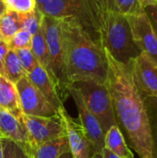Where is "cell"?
<instances>
[{"label":"cell","instance_id":"6","mask_svg":"<svg viewBox=\"0 0 157 158\" xmlns=\"http://www.w3.org/2000/svg\"><path fill=\"white\" fill-rule=\"evenodd\" d=\"M22 121L29 136V144L35 146L43 143L67 136V130L59 112L52 117L22 116Z\"/></svg>","mask_w":157,"mask_h":158},{"label":"cell","instance_id":"23","mask_svg":"<svg viewBox=\"0 0 157 158\" xmlns=\"http://www.w3.org/2000/svg\"><path fill=\"white\" fill-rule=\"evenodd\" d=\"M31 40L32 35L27 31L20 29L12 36V38L6 43V44L8 46V49L12 50H17L20 48H31Z\"/></svg>","mask_w":157,"mask_h":158},{"label":"cell","instance_id":"14","mask_svg":"<svg viewBox=\"0 0 157 158\" xmlns=\"http://www.w3.org/2000/svg\"><path fill=\"white\" fill-rule=\"evenodd\" d=\"M26 146V145H25ZM31 158H59L70 152L68 137H60L35 146H26Z\"/></svg>","mask_w":157,"mask_h":158},{"label":"cell","instance_id":"29","mask_svg":"<svg viewBox=\"0 0 157 158\" xmlns=\"http://www.w3.org/2000/svg\"><path fill=\"white\" fill-rule=\"evenodd\" d=\"M102 156H103V158H120L118 157V156H117L116 155H114L113 153H111L106 148H104L102 150Z\"/></svg>","mask_w":157,"mask_h":158},{"label":"cell","instance_id":"26","mask_svg":"<svg viewBox=\"0 0 157 158\" xmlns=\"http://www.w3.org/2000/svg\"><path fill=\"white\" fill-rule=\"evenodd\" d=\"M145 13L149 17L150 21L153 25V28L157 36V4L148 5L145 7Z\"/></svg>","mask_w":157,"mask_h":158},{"label":"cell","instance_id":"13","mask_svg":"<svg viewBox=\"0 0 157 158\" xmlns=\"http://www.w3.org/2000/svg\"><path fill=\"white\" fill-rule=\"evenodd\" d=\"M0 137L23 145L29 144V136L22 119L0 107Z\"/></svg>","mask_w":157,"mask_h":158},{"label":"cell","instance_id":"22","mask_svg":"<svg viewBox=\"0 0 157 158\" xmlns=\"http://www.w3.org/2000/svg\"><path fill=\"white\" fill-rule=\"evenodd\" d=\"M3 158H31L25 145L7 138H2Z\"/></svg>","mask_w":157,"mask_h":158},{"label":"cell","instance_id":"4","mask_svg":"<svg viewBox=\"0 0 157 158\" xmlns=\"http://www.w3.org/2000/svg\"><path fill=\"white\" fill-rule=\"evenodd\" d=\"M43 28L49 56L50 77L57 89L61 101L64 103L70 96L69 87L71 83L66 72L60 19L44 16Z\"/></svg>","mask_w":157,"mask_h":158},{"label":"cell","instance_id":"18","mask_svg":"<svg viewBox=\"0 0 157 158\" xmlns=\"http://www.w3.org/2000/svg\"><path fill=\"white\" fill-rule=\"evenodd\" d=\"M26 75L16 52L12 49H8L4 61V76L16 84L18 81Z\"/></svg>","mask_w":157,"mask_h":158},{"label":"cell","instance_id":"32","mask_svg":"<svg viewBox=\"0 0 157 158\" xmlns=\"http://www.w3.org/2000/svg\"><path fill=\"white\" fill-rule=\"evenodd\" d=\"M59 158H72V156H71V153L70 152H68V153L62 155Z\"/></svg>","mask_w":157,"mask_h":158},{"label":"cell","instance_id":"7","mask_svg":"<svg viewBox=\"0 0 157 158\" xmlns=\"http://www.w3.org/2000/svg\"><path fill=\"white\" fill-rule=\"evenodd\" d=\"M22 113L33 117H52L57 111L46 100L43 94L30 81L27 75L15 84Z\"/></svg>","mask_w":157,"mask_h":158},{"label":"cell","instance_id":"20","mask_svg":"<svg viewBox=\"0 0 157 158\" xmlns=\"http://www.w3.org/2000/svg\"><path fill=\"white\" fill-rule=\"evenodd\" d=\"M116 12L125 16H137L145 12V7L150 5L146 0H114Z\"/></svg>","mask_w":157,"mask_h":158},{"label":"cell","instance_id":"34","mask_svg":"<svg viewBox=\"0 0 157 158\" xmlns=\"http://www.w3.org/2000/svg\"><path fill=\"white\" fill-rule=\"evenodd\" d=\"M92 158H103V156H102V153H96L93 155V156Z\"/></svg>","mask_w":157,"mask_h":158},{"label":"cell","instance_id":"21","mask_svg":"<svg viewBox=\"0 0 157 158\" xmlns=\"http://www.w3.org/2000/svg\"><path fill=\"white\" fill-rule=\"evenodd\" d=\"M19 18L21 29L27 31L33 36L41 28L44 15L36 7L31 12L19 14Z\"/></svg>","mask_w":157,"mask_h":158},{"label":"cell","instance_id":"1","mask_svg":"<svg viewBox=\"0 0 157 158\" xmlns=\"http://www.w3.org/2000/svg\"><path fill=\"white\" fill-rule=\"evenodd\" d=\"M105 50V49H104ZM108 87L117 125L140 158H157V135L147 97L138 88L130 66L116 61L106 51Z\"/></svg>","mask_w":157,"mask_h":158},{"label":"cell","instance_id":"9","mask_svg":"<svg viewBox=\"0 0 157 158\" xmlns=\"http://www.w3.org/2000/svg\"><path fill=\"white\" fill-rule=\"evenodd\" d=\"M57 112L62 116L66 126L69 151L72 158L93 157V155L96 154L94 146L89 140L87 133L79 119L70 117L65 107L60 108Z\"/></svg>","mask_w":157,"mask_h":158},{"label":"cell","instance_id":"16","mask_svg":"<svg viewBox=\"0 0 157 158\" xmlns=\"http://www.w3.org/2000/svg\"><path fill=\"white\" fill-rule=\"evenodd\" d=\"M105 148L120 158H134L118 125L112 126L105 133Z\"/></svg>","mask_w":157,"mask_h":158},{"label":"cell","instance_id":"8","mask_svg":"<svg viewBox=\"0 0 157 158\" xmlns=\"http://www.w3.org/2000/svg\"><path fill=\"white\" fill-rule=\"evenodd\" d=\"M127 19L135 44L143 54L157 65V36L149 17L144 12L137 16L127 17Z\"/></svg>","mask_w":157,"mask_h":158},{"label":"cell","instance_id":"27","mask_svg":"<svg viewBox=\"0 0 157 158\" xmlns=\"http://www.w3.org/2000/svg\"><path fill=\"white\" fill-rule=\"evenodd\" d=\"M7 51H8V46L6 43L2 41L0 43V75L2 76H4V61Z\"/></svg>","mask_w":157,"mask_h":158},{"label":"cell","instance_id":"3","mask_svg":"<svg viewBox=\"0 0 157 158\" xmlns=\"http://www.w3.org/2000/svg\"><path fill=\"white\" fill-rule=\"evenodd\" d=\"M100 44L116 61L129 66L142 51L133 40L127 17L116 11H106L100 29Z\"/></svg>","mask_w":157,"mask_h":158},{"label":"cell","instance_id":"35","mask_svg":"<svg viewBox=\"0 0 157 158\" xmlns=\"http://www.w3.org/2000/svg\"><path fill=\"white\" fill-rule=\"evenodd\" d=\"M150 5H152V4H157V0H146Z\"/></svg>","mask_w":157,"mask_h":158},{"label":"cell","instance_id":"33","mask_svg":"<svg viewBox=\"0 0 157 158\" xmlns=\"http://www.w3.org/2000/svg\"><path fill=\"white\" fill-rule=\"evenodd\" d=\"M0 158H3V146H2L1 137H0Z\"/></svg>","mask_w":157,"mask_h":158},{"label":"cell","instance_id":"11","mask_svg":"<svg viewBox=\"0 0 157 158\" xmlns=\"http://www.w3.org/2000/svg\"><path fill=\"white\" fill-rule=\"evenodd\" d=\"M133 79L138 88L147 97L157 100V65L144 54H141L130 64Z\"/></svg>","mask_w":157,"mask_h":158},{"label":"cell","instance_id":"36","mask_svg":"<svg viewBox=\"0 0 157 158\" xmlns=\"http://www.w3.org/2000/svg\"><path fill=\"white\" fill-rule=\"evenodd\" d=\"M3 41V37H2V34H1V32H0V43Z\"/></svg>","mask_w":157,"mask_h":158},{"label":"cell","instance_id":"31","mask_svg":"<svg viewBox=\"0 0 157 158\" xmlns=\"http://www.w3.org/2000/svg\"><path fill=\"white\" fill-rule=\"evenodd\" d=\"M6 8L5 5H4L3 2L0 0V19H1V17L4 15V13L6 12Z\"/></svg>","mask_w":157,"mask_h":158},{"label":"cell","instance_id":"10","mask_svg":"<svg viewBox=\"0 0 157 158\" xmlns=\"http://www.w3.org/2000/svg\"><path fill=\"white\" fill-rule=\"evenodd\" d=\"M69 94L72 97L79 114V121L85 130L89 140L94 146L96 153H102L105 148V133L97 118L91 113L86 106L83 97L80 91L70 85Z\"/></svg>","mask_w":157,"mask_h":158},{"label":"cell","instance_id":"12","mask_svg":"<svg viewBox=\"0 0 157 158\" xmlns=\"http://www.w3.org/2000/svg\"><path fill=\"white\" fill-rule=\"evenodd\" d=\"M27 77L56 111L64 107V103L60 99L53 80L43 67L38 64L31 72L27 74Z\"/></svg>","mask_w":157,"mask_h":158},{"label":"cell","instance_id":"5","mask_svg":"<svg viewBox=\"0 0 157 158\" xmlns=\"http://www.w3.org/2000/svg\"><path fill=\"white\" fill-rule=\"evenodd\" d=\"M71 85L81 94L84 103L91 113L97 118L104 133L117 125L113 103L108 87L95 81H76Z\"/></svg>","mask_w":157,"mask_h":158},{"label":"cell","instance_id":"19","mask_svg":"<svg viewBox=\"0 0 157 158\" xmlns=\"http://www.w3.org/2000/svg\"><path fill=\"white\" fill-rule=\"evenodd\" d=\"M20 29L19 14L6 9L0 19V32L3 37V41L7 43Z\"/></svg>","mask_w":157,"mask_h":158},{"label":"cell","instance_id":"24","mask_svg":"<svg viewBox=\"0 0 157 158\" xmlns=\"http://www.w3.org/2000/svg\"><path fill=\"white\" fill-rule=\"evenodd\" d=\"M7 10L23 14L36 8V0H1Z\"/></svg>","mask_w":157,"mask_h":158},{"label":"cell","instance_id":"25","mask_svg":"<svg viewBox=\"0 0 157 158\" xmlns=\"http://www.w3.org/2000/svg\"><path fill=\"white\" fill-rule=\"evenodd\" d=\"M14 51L16 52L19 59V62L23 69L25 70L26 74L31 72L35 69V67L38 65V62L31 48H20V49H17Z\"/></svg>","mask_w":157,"mask_h":158},{"label":"cell","instance_id":"17","mask_svg":"<svg viewBox=\"0 0 157 158\" xmlns=\"http://www.w3.org/2000/svg\"><path fill=\"white\" fill-rule=\"evenodd\" d=\"M31 49L38 62V64L43 67L48 75L50 76V68H49V56L47 51V45L45 42V37L43 33V24L39 31L32 36ZM51 78V77H50Z\"/></svg>","mask_w":157,"mask_h":158},{"label":"cell","instance_id":"28","mask_svg":"<svg viewBox=\"0 0 157 158\" xmlns=\"http://www.w3.org/2000/svg\"><path fill=\"white\" fill-rule=\"evenodd\" d=\"M105 11H116L114 0H96Z\"/></svg>","mask_w":157,"mask_h":158},{"label":"cell","instance_id":"2","mask_svg":"<svg viewBox=\"0 0 157 158\" xmlns=\"http://www.w3.org/2000/svg\"><path fill=\"white\" fill-rule=\"evenodd\" d=\"M60 26L69 82L95 81L105 84L108 62L104 48L73 18L60 19Z\"/></svg>","mask_w":157,"mask_h":158},{"label":"cell","instance_id":"15","mask_svg":"<svg viewBox=\"0 0 157 158\" xmlns=\"http://www.w3.org/2000/svg\"><path fill=\"white\" fill-rule=\"evenodd\" d=\"M0 107L22 119L23 113L16 85L2 75H0Z\"/></svg>","mask_w":157,"mask_h":158},{"label":"cell","instance_id":"30","mask_svg":"<svg viewBox=\"0 0 157 158\" xmlns=\"http://www.w3.org/2000/svg\"><path fill=\"white\" fill-rule=\"evenodd\" d=\"M50 0H36V7L37 8H40L41 6H43L44 4H46Z\"/></svg>","mask_w":157,"mask_h":158}]
</instances>
